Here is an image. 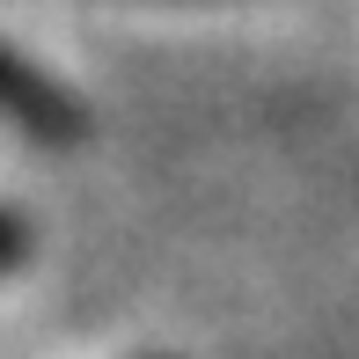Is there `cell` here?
Here are the masks:
<instances>
[{
  "label": "cell",
  "instance_id": "obj_1",
  "mask_svg": "<svg viewBox=\"0 0 359 359\" xmlns=\"http://www.w3.org/2000/svg\"><path fill=\"white\" fill-rule=\"evenodd\" d=\"M0 125H15V133L37 140V147H81L88 140V103L74 88H59L37 59L0 44Z\"/></svg>",
  "mask_w": 359,
  "mask_h": 359
},
{
  "label": "cell",
  "instance_id": "obj_2",
  "mask_svg": "<svg viewBox=\"0 0 359 359\" xmlns=\"http://www.w3.org/2000/svg\"><path fill=\"white\" fill-rule=\"evenodd\" d=\"M22 250H29V227L15 220V213H0V271H8V264H22Z\"/></svg>",
  "mask_w": 359,
  "mask_h": 359
}]
</instances>
